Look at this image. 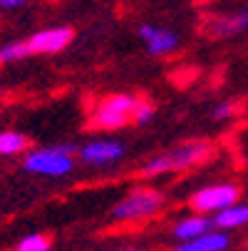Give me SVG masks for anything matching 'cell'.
<instances>
[{
	"mask_svg": "<svg viewBox=\"0 0 248 251\" xmlns=\"http://www.w3.org/2000/svg\"><path fill=\"white\" fill-rule=\"evenodd\" d=\"M23 169L35 176H65L75 169V147L67 145H55V147H43V150H30L25 152Z\"/></svg>",
	"mask_w": 248,
	"mask_h": 251,
	"instance_id": "7a4b0ae2",
	"label": "cell"
},
{
	"mask_svg": "<svg viewBox=\"0 0 248 251\" xmlns=\"http://www.w3.org/2000/svg\"><path fill=\"white\" fill-rule=\"evenodd\" d=\"M72 38H75V30L60 25V27H45V30L32 32L25 43L30 48V55H55L72 43Z\"/></svg>",
	"mask_w": 248,
	"mask_h": 251,
	"instance_id": "8992f818",
	"label": "cell"
},
{
	"mask_svg": "<svg viewBox=\"0 0 248 251\" xmlns=\"http://www.w3.org/2000/svg\"><path fill=\"white\" fill-rule=\"evenodd\" d=\"M23 57H30V48L25 40H15L0 48V62H18Z\"/></svg>",
	"mask_w": 248,
	"mask_h": 251,
	"instance_id": "5bb4252c",
	"label": "cell"
},
{
	"mask_svg": "<svg viewBox=\"0 0 248 251\" xmlns=\"http://www.w3.org/2000/svg\"><path fill=\"white\" fill-rule=\"evenodd\" d=\"M15 251H50V239L45 234H27L18 241Z\"/></svg>",
	"mask_w": 248,
	"mask_h": 251,
	"instance_id": "2e32d148",
	"label": "cell"
},
{
	"mask_svg": "<svg viewBox=\"0 0 248 251\" xmlns=\"http://www.w3.org/2000/svg\"><path fill=\"white\" fill-rule=\"evenodd\" d=\"M30 147V139L20 132H13V129H5L0 132V157H15V154H23L27 152Z\"/></svg>",
	"mask_w": 248,
	"mask_h": 251,
	"instance_id": "4fadbf2b",
	"label": "cell"
},
{
	"mask_svg": "<svg viewBox=\"0 0 248 251\" xmlns=\"http://www.w3.org/2000/svg\"><path fill=\"white\" fill-rule=\"evenodd\" d=\"M248 27V8L236 13V15H221V18H214L208 20L206 30L208 35L214 38H228V35H236V32H243Z\"/></svg>",
	"mask_w": 248,
	"mask_h": 251,
	"instance_id": "9c48e42d",
	"label": "cell"
},
{
	"mask_svg": "<svg viewBox=\"0 0 248 251\" xmlns=\"http://www.w3.org/2000/svg\"><path fill=\"white\" fill-rule=\"evenodd\" d=\"M136 32H139V38L147 43L152 55H169L171 50H176V45H179V38L166 27H157V25L144 23V25H139Z\"/></svg>",
	"mask_w": 248,
	"mask_h": 251,
	"instance_id": "ba28073f",
	"label": "cell"
},
{
	"mask_svg": "<svg viewBox=\"0 0 248 251\" xmlns=\"http://www.w3.org/2000/svg\"><path fill=\"white\" fill-rule=\"evenodd\" d=\"M236 201H238V187L236 184H208L189 199L191 209L199 211V214L221 211V209H226Z\"/></svg>",
	"mask_w": 248,
	"mask_h": 251,
	"instance_id": "5b68a950",
	"label": "cell"
},
{
	"mask_svg": "<svg viewBox=\"0 0 248 251\" xmlns=\"http://www.w3.org/2000/svg\"><path fill=\"white\" fill-rule=\"evenodd\" d=\"M157 115V107L149 100H136L134 102V110H132V122L134 125H149Z\"/></svg>",
	"mask_w": 248,
	"mask_h": 251,
	"instance_id": "9a60e30c",
	"label": "cell"
},
{
	"mask_svg": "<svg viewBox=\"0 0 248 251\" xmlns=\"http://www.w3.org/2000/svg\"><path fill=\"white\" fill-rule=\"evenodd\" d=\"M127 251H139V249H127Z\"/></svg>",
	"mask_w": 248,
	"mask_h": 251,
	"instance_id": "d6986e66",
	"label": "cell"
},
{
	"mask_svg": "<svg viewBox=\"0 0 248 251\" xmlns=\"http://www.w3.org/2000/svg\"><path fill=\"white\" fill-rule=\"evenodd\" d=\"M236 112V104L233 102H224V104H216L214 107V117L216 120H226V117H231Z\"/></svg>",
	"mask_w": 248,
	"mask_h": 251,
	"instance_id": "e0dca14e",
	"label": "cell"
},
{
	"mask_svg": "<svg viewBox=\"0 0 248 251\" xmlns=\"http://www.w3.org/2000/svg\"><path fill=\"white\" fill-rule=\"evenodd\" d=\"M214 229V222H211L208 217H203V214H196V217H186L181 222L174 224V236L179 241H189V239H196L206 231Z\"/></svg>",
	"mask_w": 248,
	"mask_h": 251,
	"instance_id": "7c38bea8",
	"label": "cell"
},
{
	"mask_svg": "<svg viewBox=\"0 0 248 251\" xmlns=\"http://www.w3.org/2000/svg\"><path fill=\"white\" fill-rule=\"evenodd\" d=\"M211 222H214L216 229H224V231H228V229H241V226L248 224V204H238V201H236V204H231V206L216 211V217L211 219Z\"/></svg>",
	"mask_w": 248,
	"mask_h": 251,
	"instance_id": "8fae6325",
	"label": "cell"
},
{
	"mask_svg": "<svg viewBox=\"0 0 248 251\" xmlns=\"http://www.w3.org/2000/svg\"><path fill=\"white\" fill-rule=\"evenodd\" d=\"M77 154L90 167H107L124 157V145L119 139H92L77 150Z\"/></svg>",
	"mask_w": 248,
	"mask_h": 251,
	"instance_id": "52a82bcc",
	"label": "cell"
},
{
	"mask_svg": "<svg viewBox=\"0 0 248 251\" xmlns=\"http://www.w3.org/2000/svg\"><path fill=\"white\" fill-rule=\"evenodd\" d=\"M161 206H164V194L159 189L139 187V189H132L112 209V217L117 222H141V219H149L154 214H159Z\"/></svg>",
	"mask_w": 248,
	"mask_h": 251,
	"instance_id": "3957f363",
	"label": "cell"
},
{
	"mask_svg": "<svg viewBox=\"0 0 248 251\" xmlns=\"http://www.w3.org/2000/svg\"><path fill=\"white\" fill-rule=\"evenodd\" d=\"M228 236L224 231H206L196 239H189V241H179L174 251H226L228 249Z\"/></svg>",
	"mask_w": 248,
	"mask_h": 251,
	"instance_id": "30bf717a",
	"label": "cell"
},
{
	"mask_svg": "<svg viewBox=\"0 0 248 251\" xmlns=\"http://www.w3.org/2000/svg\"><path fill=\"white\" fill-rule=\"evenodd\" d=\"M211 154H214V147L203 139L181 142V145L171 147L169 152L157 154L149 162H144L141 174L144 176H159V174H166V172H184L189 167H196V164L206 162Z\"/></svg>",
	"mask_w": 248,
	"mask_h": 251,
	"instance_id": "6da1fadb",
	"label": "cell"
},
{
	"mask_svg": "<svg viewBox=\"0 0 248 251\" xmlns=\"http://www.w3.org/2000/svg\"><path fill=\"white\" fill-rule=\"evenodd\" d=\"M136 97L132 95H107L102 97L92 110V125L97 129H122L132 122Z\"/></svg>",
	"mask_w": 248,
	"mask_h": 251,
	"instance_id": "277c9868",
	"label": "cell"
},
{
	"mask_svg": "<svg viewBox=\"0 0 248 251\" xmlns=\"http://www.w3.org/2000/svg\"><path fill=\"white\" fill-rule=\"evenodd\" d=\"M25 3H27V0H0V8H3V10H15V8H20Z\"/></svg>",
	"mask_w": 248,
	"mask_h": 251,
	"instance_id": "ac0fdd59",
	"label": "cell"
}]
</instances>
